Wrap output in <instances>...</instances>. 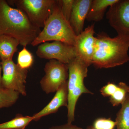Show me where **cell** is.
Returning <instances> with one entry per match:
<instances>
[{"label": "cell", "instance_id": "obj_3", "mask_svg": "<svg viewBox=\"0 0 129 129\" xmlns=\"http://www.w3.org/2000/svg\"><path fill=\"white\" fill-rule=\"evenodd\" d=\"M76 37L69 22L62 13L58 1H56L43 29L31 45L35 46L45 42L58 41L74 46Z\"/></svg>", "mask_w": 129, "mask_h": 129}, {"label": "cell", "instance_id": "obj_15", "mask_svg": "<svg viewBox=\"0 0 129 129\" xmlns=\"http://www.w3.org/2000/svg\"><path fill=\"white\" fill-rule=\"evenodd\" d=\"M115 122L117 129H129V94L121 104Z\"/></svg>", "mask_w": 129, "mask_h": 129}, {"label": "cell", "instance_id": "obj_7", "mask_svg": "<svg viewBox=\"0 0 129 129\" xmlns=\"http://www.w3.org/2000/svg\"><path fill=\"white\" fill-rule=\"evenodd\" d=\"M45 75L40 81L42 89L46 94L56 92L69 77L68 64L51 60L45 65Z\"/></svg>", "mask_w": 129, "mask_h": 129}, {"label": "cell", "instance_id": "obj_9", "mask_svg": "<svg viewBox=\"0 0 129 129\" xmlns=\"http://www.w3.org/2000/svg\"><path fill=\"white\" fill-rule=\"evenodd\" d=\"M107 18L118 35L129 38V0H118L109 8Z\"/></svg>", "mask_w": 129, "mask_h": 129}, {"label": "cell", "instance_id": "obj_12", "mask_svg": "<svg viewBox=\"0 0 129 129\" xmlns=\"http://www.w3.org/2000/svg\"><path fill=\"white\" fill-rule=\"evenodd\" d=\"M68 102V90L67 81L56 91L55 94L50 103L39 112L32 116L33 120L38 121L42 117L55 113L61 107L64 106L67 107Z\"/></svg>", "mask_w": 129, "mask_h": 129}, {"label": "cell", "instance_id": "obj_14", "mask_svg": "<svg viewBox=\"0 0 129 129\" xmlns=\"http://www.w3.org/2000/svg\"><path fill=\"white\" fill-rule=\"evenodd\" d=\"M19 45V41L16 38L6 35H0V58L2 61L12 59Z\"/></svg>", "mask_w": 129, "mask_h": 129}, {"label": "cell", "instance_id": "obj_20", "mask_svg": "<svg viewBox=\"0 0 129 129\" xmlns=\"http://www.w3.org/2000/svg\"><path fill=\"white\" fill-rule=\"evenodd\" d=\"M92 126L94 129H114L116 123L111 118H99L95 120Z\"/></svg>", "mask_w": 129, "mask_h": 129}, {"label": "cell", "instance_id": "obj_19", "mask_svg": "<svg viewBox=\"0 0 129 129\" xmlns=\"http://www.w3.org/2000/svg\"><path fill=\"white\" fill-rule=\"evenodd\" d=\"M23 47L19 52L17 64L22 69L28 70L33 64L34 56L26 47Z\"/></svg>", "mask_w": 129, "mask_h": 129}, {"label": "cell", "instance_id": "obj_1", "mask_svg": "<svg viewBox=\"0 0 129 129\" xmlns=\"http://www.w3.org/2000/svg\"><path fill=\"white\" fill-rule=\"evenodd\" d=\"M41 31L22 10L12 7L7 1L0 0V35L14 37L21 45L26 47L31 45Z\"/></svg>", "mask_w": 129, "mask_h": 129}, {"label": "cell", "instance_id": "obj_4", "mask_svg": "<svg viewBox=\"0 0 129 129\" xmlns=\"http://www.w3.org/2000/svg\"><path fill=\"white\" fill-rule=\"evenodd\" d=\"M67 64L69 71L68 123L72 124L75 120V107L79 98L83 94L93 93L84 84V80L87 77L88 67L90 65L77 57Z\"/></svg>", "mask_w": 129, "mask_h": 129}, {"label": "cell", "instance_id": "obj_22", "mask_svg": "<svg viewBox=\"0 0 129 129\" xmlns=\"http://www.w3.org/2000/svg\"><path fill=\"white\" fill-rule=\"evenodd\" d=\"M118 85L113 83L108 82L100 90L101 94L103 96L110 97L114 94L117 89Z\"/></svg>", "mask_w": 129, "mask_h": 129}, {"label": "cell", "instance_id": "obj_25", "mask_svg": "<svg viewBox=\"0 0 129 129\" xmlns=\"http://www.w3.org/2000/svg\"><path fill=\"white\" fill-rule=\"evenodd\" d=\"M86 129H94L92 127V125L91 126H89L87 128H86Z\"/></svg>", "mask_w": 129, "mask_h": 129}, {"label": "cell", "instance_id": "obj_23", "mask_svg": "<svg viewBox=\"0 0 129 129\" xmlns=\"http://www.w3.org/2000/svg\"><path fill=\"white\" fill-rule=\"evenodd\" d=\"M48 129H83L76 126L73 125L72 124H69L67 123L66 124L59 126H53Z\"/></svg>", "mask_w": 129, "mask_h": 129}, {"label": "cell", "instance_id": "obj_6", "mask_svg": "<svg viewBox=\"0 0 129 129\" xmlns=\"http://www.w3.org/2000/svg\"><path fill=\"white\" fill-rule=\"evenodd\" d=\"M3 74L2 87L17 91L23 96L27 94L25 84L27 76V69H21L13 59L1 61Z\"/></svg>", "mask_w": 129, "mask_h": 129}, {"label": "cell", "instance_id": "obj_10", "mask_svg": "<svg viewBox=\"0 0 129 129\" xmlns=\"http://www.w3.org/2000/svg\"><path fill=\"white\" fill-rule=\"evenodd\" d=\"M95 34L94 23H93L76 36L74 45L76 57L89 65L92 64L94 52L96 39V37L94 36Z\"/></svg>", "mask_w": 129, "mask_h": 129}, {"label": "cell", "instance_id": "obj_5", "mask_svg": "<svg viewBox=\"0 0 129 129\" xmlns=\"http://www.w3.org/2000/svg\"><path fill=\"white\" fill-rule=\"evenodd\" d=\"M9 4L14 5L16 8L23 11L32 24L41 28L51 13L55 0H12Z\"/></svg>", "mask_w": 129, "mask_h": 129}, {"label": "cell", "instance_id": "obj_17", "mask_svg": "<svg viewBox=\"0 0 129 129\" xmlns=\"http://www.w3.org/2000/svg\"><path fill=\"white\" fill-rule=\"evenodd\" d=\"M19 95L17 91L0 87V109L9 107L15 104Z\"/></svg>", "mask_w": 129, "mask_h": 129}, {"label": "cell", "instance_id": "obj_13", "mask_svg": "<svg viewBox=\"0 0 129 129\" xmlns=\"http://www.w3.org/2000/svg\"><path fill=\"white\" fill-rule=\"evenodd\" d=\"M118 0L92 1L86 19L88 21L99 22L103 19L106 9L118 2Z\"/></svg>", "mask_w": 129, "mask_h": 129}, {"label": "cell", "instance_id": "obj_16", "mask_svg": "<svg viewBox=\"0 0 129 129\" xmlns=\"http://www.w3.org/2000/svg\"><path fill=\"white\" fill-rule=\"evenodd\" d=\"M33 120L32 116H24L18 114L11 120L0 123V129H25Z\"/></svg>", "mask_w": 129, "mask_h": 129}, {"label": "cell", "instance_id": "obj_11", "mask_svg": "<svg viewBox=\"0 0 129 129\" xmlns=\"http://www.w3.org/2000/svg\"><path fill=\"white\" fill-rule=\"evenodd\" d=\"M91 0H74L69 23L76 36L83 31L84 24L89 10Z\"/></svg>", "mask_w": 129, "mask_h": 129}, {"label": "cell", "instance_id": "obj_21", "mask_svg": "<svg viewBox=\"0 0 129 129\" xmlns=\"http://www.w3.org/2000/svg\"><path fill=\"white\" fill-rule=\"evenodd\" d=\"M57 1L62 13L65 18L69 22L74 0H58Z\"/></svg>", "mask_w": 129, "mask_h": 129}, {"label": "cell", "instance_id": "obj_2", "mask_svg": "<svg viewBox=\"0 0 129 129\" xmlns=\"http://www.w3.org/2000/svg\"><path fill=\"white\" fill-rule=\"evenodd\" d=\"M92 64L97 68H109L129 61V38L118 35L111 38L107 34L97 35Z\"/></svg>", "mask_w": 129, "mask_h": 129}, {"label": "cell", "instance_id": "obj_24", "mask_svg": "<svg viewBox=\"0 0 129 129\" xmlns=\"http://www.w3.org/2000/svg\"><path fill=\"white\" fill-rule=\"evenodd\" d=\"M2 70V69L1 64V62H0V87H2V78L1 75Z\"/></svg>", "mask_w": 129, "mask_h": 129}, {"label": "cell", "instance_id": "obj_8", "mask_svg": "<svg viewBox=\"0 0 129 129\" xmlns=\"http://www.w3.org/2000/svg\"><path fill=\"white\" fill-rule=\"evenodd\" d=\"M37 56L47 60H55L68 64L76 57L74 46L61 41L42 43L36 51Z\"/></svg>", "mask_w": 129, "mask_h": 129}, {"label": "cell", "instance_id": "obj_18", "mask_svg": "<svg viewBox=\"0 0 129 129\" xmlns=\"http://www.w3.org/2000/svg\"><path fill=\"white\" fill-rule=\"evenodd\" d=\"M117 85V89L115 93L109 97V102L114 107L122 104L129 94V85L122 82L119 83Z\"/></svg>", "mask_w": 129, "mask_h": 129}]
</instances>
